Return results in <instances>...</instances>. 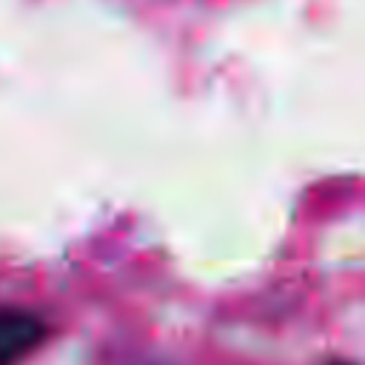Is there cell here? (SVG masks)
Instances as JSON below:
<instances>
[{
	"instance_id": "obj_1",
	"label": "cell",
	"mask_w": 365,
	"mask_h": 365,
	"mask_svg": "<svg viewBox=\"0 0 365 365\" xmlns=\"http://www.w3.org/2000/svg\"><path fill=\"white\" fill-rule=\"evenodd\" d=\"M48 325L43 317L26 308H0V365H17L43 345Z\"/></svg>"
}]
</instances>
